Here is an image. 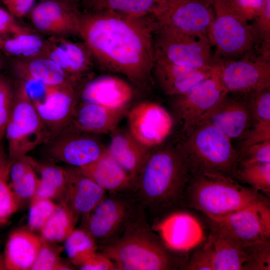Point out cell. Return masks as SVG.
<instances>
[{
	"mask_svg": "<svg viewBox=\"0 0 270 270\" xmlns=\"http://www.w3.org/2000/svg\"><path fill=\"white\" fill-rule=\"evenodd\" d=\"M80 12L78 34L94 61L122 74L139 89L154 85V20L110 12Z\"/></svg>",
	"mask_w": 270,
	"mask_h": 270,
	"instance_id": "obj_1",
	"label": "cell"
},
{
	"mask_svg": "<svg viewBox=\"0 0 270 270\" xmlns=\"http://www.w3.org/2000/svg\"><path fill=\"white\" fill-rule=\"evenodd\" d=\"M190 177L176 141L152 148L134 181L133 192L148 222L153 224L185 208Z\"/></svg>",
	"mask_w": 270,
	"mask_h": 270,
	"instance_id": "obj_2",
	"label": "cell"
},
{
	"mask_svg": "<svg viewBox=\"0 0 270 270\" xmlns=\"http://www.w3.org/2000/svg\"><path fill=\"white\" fill-rule=\"evenodd\" d=\"M116 270H172L185 264L180 252L169 248L154 232L144 211L117 238L98 247Z\"/></svg>",
	"mask_w": 270,
	"mask_h": 270,
	"instance_id": "obj_3",
	"label": "cell"
},
{
	"mask_svg": "<svg viewBox=\"0 0 270 270\" xmlns=\"http://www.w3.org/2000/svg\"><path fill=\"white\" fill-rule=\"evenodd\" d=\"M175 141L190 176L208 173L234 179L240 165L238 151L232 140L216 126L201 122L188 135Z\"/></svg>",
	"mask_w": 270,
	"mask_h": 270,
	"instance_id": "obj_4",
	"label": "cell"
},
{
	"mask_svg": "<svg viewBox=\"0 0 270 270\" xmlns=\"http://www.w3.org/2000/svg\"><path fill=\"white\" fill-rule=\"evenodd\" d=\"M268 199L250 186L223 175L200 173L190 176L185 208L200 211L208 216H218Z\"/></svg>",
	"mask_w": 270,
	"mask_h": 270,
	"instance_id": "obj_5",
	"label": "cell"
},
{
	"mask_svg": "<svg viewBox=\"0 0 270 270\" xmlns=\"http://www.w3.org/2000/svg\"><path fill=\"white\" fill-rule=\"evenodd\" d=\"M14 87V104L4 132L11 162L51 140L49 132L22 84L16 80Z\"/></svg>",
	"mask_w": 270,
	"mask_h": 270,
	"instance_id": "obj_6",
	"label": "cell"
},
{
	"mask_svg": "<svg viewBox=\"0 0 270 270\" xmlns=\"http://www.w3.org/2000/svg\"><path fill=\"white\" fill-rule=\"evenodd\" d=\"M142 209L133 191L108 192L106 196L84 216L85 229L98 247L120 236Z\"/></svg>",
	"mask_w": 270,
	"mask_h": 270,
	"instance_id": "obj_7",
	"label": "cell"
},
{
	"mask_svg": "<svg viewBox=\"0 0 270 270\" xmlns=\"http://www.w3.org/2000/svg\"><path fill=\"white\" fill-rule=\"evenodd\" d=\"M214 20L210 40L218 56L236 57L250 52L258 36L234 0H211Z\"/></svg>",
	"mask_w": 270,
	"mask_h": 270,
	"instance_id": "obj_8",
	"label": "cell"
},
{
	"mask_svg": "<svg viewBox=\"0 0 270 270\" xmlns=\"http://www.w3.org/2000/svg\"><path fill=\"white\" fill-rule=\"evenodd\" d=\"M214 20L211 0H167L154 18V32L210 40Z\"/></svg>",
	"mask_w": 270,
	"mask_h": 270,
	"instance_id": "obj_9",
	"label": "cell"
},
{
	"mask_svg": "<svg viewBox=\"0 0 270 270\" xmlns=\"http://www.w3.org/2000/svg\"><path fill=\"white\" fill-rule=\"evenodd\" d=\"M154 57L181 66L204 70H214L222 62L216 58L208 38L155 31Z\"/></svg>",
	"mask_w": 270,
	"mask_h": 270,
	"instance_id": "obj_10",
	"label": "cell"
},
{
	"mask_svg": "<svg viewBox=\"0 0 270 270\" xmlns=\"http://www.w3.org/2000/svg\"><path fill=\"white\" fill-rule=\"evenodd\" d=\"M218 68L186 92L176 96L172 108L180 125L178 138L188 135L202 118L228 94L220 80Z\"/></svg>",
	"mask_w": 270,
	"mask_h": 270,
	"instance_id": "obj_11",
	"label": "cell"
},
{
	"mask_svg": "<svg viewBox=\"0 0 270 270\" xmlns=\"http://www.w3.org/2000/svg\"><path fill=\"white\" fill-rule=\"evenodd\" d=\"M208 218L210 222L243 242L270 240L268 199L228 214Z\"/></svg>",
	"mask_w": 270,
	"mask_h": 270,
	"instance_id": "obj_12",
	"label": "cell"
},
{
	"mask_svg": "<svg viewBox=\"0 0 270 270\" xmlns=\"http://www.w3.org/2000/svg\"><path fill=\"white\" fill-rule=\"evenodd\" d=\"M126 116L130 132L140 144L150 149L166 142L172 131V116L156 102H139L129 109Z\"/></svg>",
	"mask_w": 270,
	"mask_h": 270,
	"instance_id": "obj_13",
	"label": "cell"
},
{
	"mask_svg": "<svg viewBox=\"0 0 270 270\" xmlns=\"http://www.w3.org/2000/svg\"><path fill=\"white\" fill-rule=\"evenodd\" d=\"M48 142L47 152L50 158L78 168L96 160L106 148L97 134L69 129Z\"/></svg>",
	"mask_w": 270,
	"mask_h": 270,
	"instance_id": "obj_14",
	"label": "cell"
},
{
	"mask_svg": "<svg viewBox=\"0 0 270 270\" xmlns=\"http://www.w3.org/2000/svg\"><path fill=\"white\" fill-rule=\"evenodd\" d=\"M267 60L222 62L218 74L224 88L234 94H250L270 88V63Z\"/></svg>",
	"mask_w": 270,
	"mask_h": 270,
	"instance_id": "obj_15",
	"label": "cell"
},
{
	"mask_svg": "<svg viewBox=\"0 0 270 270\" xmlns=\"http://www.w3.org/2000/svg\"><path fill=\"white\" fill-rule=\"evenodd\" d=\"M250 94H235L232 97L228 94L202 118L200 123L209 122L232 140H240L254 122Z\"/></svg>",
	"mask_w": 270,
	"mask_h": 270,
	"instance_id": "obj_16",
	"label": "cell"
},
{
	"mask_svg": "<svg viewBox=\"0 0 270 270\" xmlns=\"http://www.w3.org/2000/svg\"><path fill=\"white\" fill-rule=\"evenodd\" d=\"M46 40L45 56L54 61L72 79L82 85L92 78L91 70L94 61L84 42L54 36Z\"/></svg>",
	"mask_w": 270,
	"mask_h": 270,
	"instance_id": "obj_17",
	"label": "cell"
},
{
	"mask_svg": "<svg viewBox=\"0 0 270 270\" xmlns=\"http://www.w3.org/2000/svg\"><path fill=\"white\" fill-rule=\"evenodd\" d=\"M134 94L132 86L126 80L116 76L102 74L92 77L82 85L78 102L119 108L129 106Z\"/></svg>",
	"mask_w": 270,
	"mask_h": 270,
	"instance_id": "obj_18",
	"label": "cell"
},
{
	"mask_svg": "<svg viewBox=\"0 0 270 270\" xmlns=\"http://www.w3.org/2000/svg\"><path fill=\"white\" fill-rule=\"evenodd\" d=\"M30 14L34 27L48 36L78 34L79 12L59 2L41 0Z\"/></svg>",
	"mask_w": 270,
	"mask_h": 270,
	"instance_id": "obj_19",
	"label": "cell"
},
{
	"mask_svg": "<svg viewBox=\"0 0 270 270\" xmlns=\"http://www.w3.org/2000/svg\"><path fill=\"white\" fill-rule=\"evenodd\" d=\"M153 225L164 244L178 252L196 246L203 238L202 228L197 220L180 210L168 214Z\"/></svg>",
	"mask_w": 270,
	"mask_h": 270,
	"instance_id": "obj_20",
	"label": "cell"
},
{
	"mask_svg": "<svg viewBox=\"0 0 270 270\" xmlns=\"http://www.w3.org/2000/svg\"><path fill=\"white\" fill-rule=\"evenodd\" d=\"M129 109V106L114 108L78 102L72 120L65 129L97 135L110 134L118 127Z\"/></svg>",
	"mask_w": 270,
	"mask_h": 270,
	"instance_id": "obj_21",
	"label": "cell"
},
{
	"mask_svg": "<svg viewBox=\"0 0 270 270\" xmlns=\"http://www.w3.org/2000/svg\"><path fill=\"white\" fill-rule=\"evenodd\" d=\"M218 68L210 70L194 69L154 57L152 77L164 94L176 96L188 92Z\"/></svg>",
	"mask_w": 270,
	"mask_h": 270,
	"instance_id": "obj_22",
	"label": "cell"
},
{
	"mask_svg": "<svg viewBox=\"0 0 270 270\" xmlns=\"http://www.w3.org/2000/svg\"><path fill=\"white\" fill-rule=\"evenodd\" d=\"M79 90L57 88L45 103L34 106L51 140L70 124L78 103Z\"/></svg>",
	"mask_w": 270,
	"mask_h": 270,
	"instance_id": "obj_23",
	"label": "cell"
},
{
	"mask_svg": "<svg viewBox=\"0 0 270 270\" xmlns=\"http://www.w3.org/2000/svg\"><path fill=\"white\" fill-rule=\"evenodd\" d=\"M66 182L64 202L78 217L90 212L107 194L108 192L89 178L78 168H64Z\"/></svg>",
	"mask_w": 270,
	"mask_h": 270,
	"instance_id": "obj_24",
	"label": "cell"
},
{
	"mask_svg": "<svg viewBox=\"0 0 270 270\" xmlns=\"http://www.w3.org/2000/svg\"><path fill=\"white\" fill-rule=\"evenodd\" d=\"M110 134L108 151L134 182L152 149L140 144L128 129L118 127Z\"/></svg>",
	"mask_w": 270,
	"mask_h": 270,
	"instance_id": "obj_25",
	"label": "cell"
},
{
	"mask_svg": "<svg viewBox=\"0 0 270 270\" xmlns=\"http://www.w3.org/2000/svg\"><path fill=\"white\" fill-rule=\"evenodd\" d=\"M78 168L107 192L133 191L134 180L106 148L96 160Z\"/></svg>",
	"mask_w": 270,
	"mask_h": 270,
	"instance_id": "obj_26",
	"label": "cell"
},
{
	"mask_svg": "<svg viewBox=\"0 0 270 270\" xmlns=\"http://www.w3.org/2000/svg\"><path fill=\"white\" fill-rule=\"evenodd\" d=\"M13 70L17 79H32L54 88H79L82 86L46 56L15 59Z\"/></svg>",
	"mask_w": 270,
	"mask_h": 270,
	"instance_id": "obj_27",
	"label": "cell"
},
{
	"mask_svg": "<svg viewBox=\"0 0 270 270\" xmlns=\"http://www.w3.org/2000/svg\"><path fill=\"white\" fill-rule=\"evenodd\" d=\"M167 0H80V12H110L123 16L153 19Z\"/></svg>",
	"mask_w": 270,
	"mask_h": 270,
	"instance_id": "obj_28",
	"label": "cell"
},
{
	"mask_svg": "<svg viewBox=\"0 0 270 270\" xmlns=\"http://www.w3.org/2000/svg\"><path fill=\"white\" fill-rule=\"evenodd\" d=\"M208 242L215 257L216 270H243L246 260L245 242L210 222Z\"/></svg>",
	"mask_w": 270,
	"mask_h": 270,
	"instance_id": "obj_29",
	"label": "cell"
},
{
	"mask_svg": "<svg viewBox=\"0 0 270 270\" xmlns=\"http://www.w3.org/2000/svg\"><path fill=\"white\" fill-rule=\"evenodd\" d=\"M42 242V237L30 231L18 230L12 232L4 252V260L6 270H31Z\"/></svg>",
	"mask_w": 270,
	"mask_h": 270,
	"instance_id": "obj_30",
	"label": "cell"
},
{
	"mask_svg": "<svg viewBox=\"0 0 270 270\" xmlns=\"http://www.w3.org/2000/svg\"><path fill=\"white\" fill-rule=\"evenodd\" d=\"M35 163L36 161L27 155L12 162L10 184L20 204L22 200L32 199L35 195L39 182Z\"/></svg>",
	"mask_w": 270,
	"mask_h": 270,
	"instance_id": "obj_31",
	"label": "cell"
},
{
	"mask_svg": "<svg viewBox=\"0 0 270 270\" xmlns=\"http://www.w3.org/2000/svg\"><path fill=\"white\" fill-rule=\"evenodd\" d=\"M46 40L30 28L3 40L2 52L16 60L45 56Z\"/></svg>",
	"mask_w": 270,
	"mask_h": 270,
	"instance_id": "obj_32",
	"label": "cell"
},
{
	"mask_svg": "<svg viewBox=\"0 0 270 270\" xmlns=\"http://www.w3.org/2000/svg\"><path fill=\"white\" fill-rule=\"evenodd\" d=\"M78 217L64 202L56 209L40 229L42 238L50 242L64 240L74 228Z\"/></svg>",
	"mask_w": 270,
	"mask_h": 270,
	"instance_id": "obj_33",
	"label": "cell"
},
{
	"mask_svg": "<svg viewBox=\"0 0 270 270\" xmlns=\"http://www.w3.org/2000/svg\"><path fill=\"white\" fill-rule=\"evenodd\" d=\"M11 163L8 151L2 142L0 143V225L6 224L20 205L10 184Z\"/></svg>",
	"mask_w": 270,
	"mask_h": 270,
	"instance_id": "obj_34",
	"label": "cell"
},
{
	"mask_svg": "<svg viewBox=\"0 0 270 270\" xmlns=\"http://www.w3.org/2000/svg\"><path fill=\"white\" fill-rule=\"evenodd\" d=\"M35 166L40 178L33 198L52 199L64 192L66 177L64 168L50 163L40 164L36 162Z\"/></svg>",
	"mask_w": 270,
	"mask_h": 270,
	"instance_id": "obj_35",
	"label": "cell"
},
{
	"mask_svg": "<svg viewBox=\"0 0 270 270\" xmlns=\"http://www.w3.org/2000/svg\"><path fill=\"white\" fill-rule=\"evenodd\" d=\"M98 246L84 228H74L64 240V249L72 264L78 267Z\"/></svg>",
	"mask_w": 270,
	"mask_h": 270,
	"instance_id": "obj_36",
	"label": "cell"
},
{
	"mask_svg": "<svg viewBox=\"0 0 270 270\" xmlns=\"http://www.w3.org/2000/svg\"><path fill=\"white\" fill-rule=\"evenodd\" d=\"M234 179L257 191L270 196V162L240 164Z\"/></svg>",
	"mask_w": 270,
	"mask_h": 270,
	"instance_id": "obj_37",
	"label": "cell"
},
{
	"mask_svg": "<svg viewBox=\"0 0 270 270\" xmlns=\"http://www.w3.org/2000/svg\"><path fill=\"white\" fill-rule=\"evenodd\" d=\"M42 238V242L35 261L31 268L32 270H70L72 264L60 260V254L62 248L50 244Z\"/></svg>",
	"mask_w": 270,
	"mask_h": 270,
	"instance_id": "obj_38",
	"label": "cell"
},
{
	"mask_svg": "<svg viewBox=\"0 0 270 270\" xmlns=\"http://www.w3.org/2000/svg\"><path fill=\"white\" fill-rule=\"evenodd\" d=\"M243 270H270V240L246 242Z\"/></svg>",
	"mask_w": 270,
	"mask_h": 270,
	"instance_id": "obj_39",
	"label": "cell"
},
{
	"mask_svg": "<svg viewBox=\"0 0 270 270\" xmlns=\"http://www.w3.org/2000/svg\"><path fill=\"white\" fill-rule=\"evenodd\" d=\"M28 217V225L32 230H40L58 206L51 199L33 198Z\"/></svg>",
	"mask_w": 270,
	"mask_h": 270,
	"instance_id": "obj_40",
	"label": "cell"
},
{
	"mask_svg": "<svg viewBox=\"0 0 270 270\" xmlns=\"http://www.w3.org/2000/svg\"><path fill=\"white\" fill-rule=\"evenodd\" d=\"M14 98V87L10 80L0 74V143L4 136L6 126Z\"/></svg>",
	"mask_w": 270,
	"mask_h": 270,
	"instance_id": "obj_41",
	"label": "cell"
},
{
	"mask_svg": "<svg viewBox=\"0 0 270 270\" xmlns=\"http://www.w3.org/2000/svg\"><path fill=\"white\" fill-rule=\"evenodd\" d=\"M249 100L254 124H270V88L251 93Z\"/></svg>",
	"mask_w": 270,
	"mask_h": 270,
	"instance_id": "obj_42",
	"label": "cell"
},
{
	"mask_svg": "<svg viewBox=\"0 0 270 270\" xmlns=\"http://www.w3.org/2000/svg\"><path fill=\"white\" fill-rule=\"evenodd\" d=\"M182 269L186 270H216L215 257L210 243L207 241L196 251Z\"/></svg>",
	"mask_w": 270,
	"mask_h": 270,
	"instance_id": "obj_43",
	"label": "cell"
},
{
	"mask_svg": "<svg viewBox=\"0 0 270 270\" xmlns=\"http://www.w3.org/2000/svg\"><path fill=\"white\" fill-rule=\"evenodd\" d=\"M240 164L270 162V140L238 150Z\"/></svg>",
	"mask_w": 270,
	"mask_h": 270,
	"instance_id": "obj_44",
	"label": "cell"
},
{
	"mask_svg": "<svg viewBox=\"0 0 270 270\" xmlns=\"http://www.w3.org/2000/svg\"><path fill=\"white\" fill-rule=\"evenodd\" d=\"M17 80L22 84L34 106L45 103L56 89L59 88L50 86L32 79H18Z\"/></svg>",
	"mask_w": 270,
	"mask_h": 270,
	"instance_id": "obj_45",
	"label": "cell"
},
{
	"mask_svg": "<svg viewBox=\"0 0 270 270\" xmlns=\"http://www.w3.org/2000/svg\"><path fill=\"white\" fill-rule=\"evenodd\" d=\"M270 140V124L254 123L238 140L237 150L252 144Z\"/></svg>",
	"mask_w": 270,
	"mask_h": 270,
	"instance_id": "obj_46",
	"label": "cell"
},
{
	"mask_svg": "<svg viewBox=\"0 0 270 270\" xmlns=\"http://www.w3.org/2000/svg\"><path fill=\"white\" fill-rule=\"evenodd\" d=\"M29 28L18 24L15 18L0 7V41L11 38L26 31Z\"/></svg>",
	"mask_w": 270,
	"mask_h": 270,
	"instance_id": "obj_47",
	"label": "cell"
},
{
	"mask_svg": "<svg viewBox=\"0 0 270 270\" xmlns=\"http://www.w3.org/2000/svg\"><path fill=\"white\" fill-rule=\"evenodd\" d=\"M256 22L252 26L258 38L263 40L266 48L270 46V0H264L260 12L256 18Z\"/></svg>",
	"mask_w": 270,
	"mask_h": 270,
	"instance_id": "obj_48",
	"label": "cell"
},
{
	"mask_svg": "<svg viewBox=\"0 0 270 270\" xmlns=\"http://www.w3.org/2000/svg\"><path fill=\"white\" fill-rule=\"evenodd\" d=\"M78 268L82 270H116L114 263L98 250L90 254Z\"/></svg>",
	"mask_w": 270,
	"mask_h": 270,
	"instance_id": "obj_49",
	"label": "cell"
},
{
	"mask_svg": "<svg viewBox=\"0 0 270 270\" xmlns=\"http://www.w3.org/2000/svg\"><path fill=\"white\" fill-rule=\"evenodd\" d=\"M8 11L15 18H22L28 14L34 6L36 0H0Z\"/></svg>",
	"mask_w": 270,
	"mask_h": 270,
	"instance_id": "obj_50",
	"label": "cell"
},
{
	"mask_svg": "<svg viewBox=\"0 0 270 270\" xmlns=\"http://www.w3.org/2000/svg\"><path fill=\"white\" fill-rule=\"evenodd\" d=\"M264 0H234L248 21L256 18Z\"/></svg>",
	"mask_w": 270,
	"mask_h": 270,
	"instance_id": "obj_51",
	"label": "cell"
},
{
	"mask_svg": "<svg viewBox=\"0 0 270 270\" xmlns=\"http://www.w3.org/2000/svg\"><path fill=\"white\" fill-rule=\"evenodd\" d=\"M77 10V6L80 0H54Z\"/></svg>",
	"mask_w": 270,
	"mask_h": 270,
	"instance_id": "obj_52",
	"label": "cell"
},
{
	"mask_svg": "<svg viewBox=\"0 0 270 270\" xmlns=\"http://www.w3.org/2000/svg\"><path fill=\"white\" fill-rule=\"evenodd\" d=\"M0 270H6L5 266L4 256H2L0 252Z\"/></svg>",
	"mask_w": 270,
	"mask_h": 270,
	"instance_id": "obj_53",
	"label": "cell"
},
{
	"mask_svg": "<svg viewBox=\"0 0 270 270\" xmlns=\"http://www.w3.org/2000/svg\"><path fill=\"white\" fill-rule=\"evenodd\" d=\"M2 50L0 47V70L2 68Z\"/></svg>",
	"mask_w": 270,
	"mask_h": 270,
	"instance_id": "obj_54",
	"label": "cell"
},
{
	"mask_svg": "<svg viewBox=\"0 0 270 270\" xmlns=\"http://www.w3.org/2000/svg\"><path fill=\"white\" fill-rule=\"evenodd\" d=\"M1 44H2V42H1V41H0V46Z\"/></svg>",
	"mask_w": 270,
	"mask_h": 270,
	"instance_id": "obj_55",
	"label": "cell"
}]
</instances>
